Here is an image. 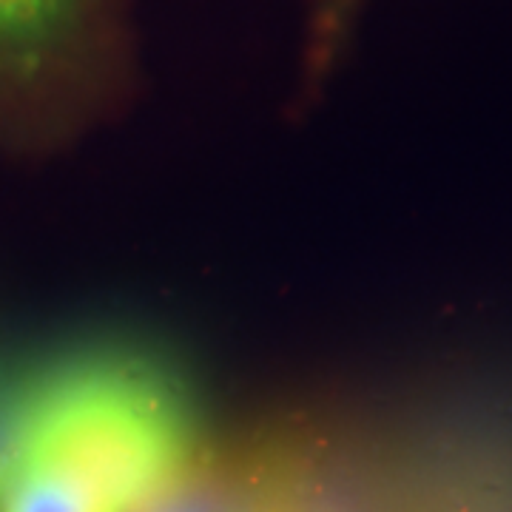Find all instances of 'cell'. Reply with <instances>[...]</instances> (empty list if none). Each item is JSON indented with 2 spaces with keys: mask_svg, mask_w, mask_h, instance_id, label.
<instances>
[{
  "mask_svg": "<svg viewBox=\"0 0 512 512\" xmlns=\"http://www.w3.org/2000/svg\"><path fill=\"white\" fill-rule=\"evenodd\" d=\"M126 512H262V504L248 481L197 456Z\"/></svg>",
  "mask_w": 512,
  "mask_h": 512,
  "instance_id": "obj_3",
  "label": "cell"
},
{
  "mask_svg": "<svg viewBox=\"0 0 512 512\" xmlns=\"http://www.w3.org/2000/svg\"><path fill=\"white\" fill-rule=\"evenodd\" d=\"M89 0H0V72L32 74L74 35Z\"/></svg>",
  "mask_w": 512,
  "mask_h": 512,
  "instance_id": "obj_2",
  "label": "cell"
},
{
  "mask_svg": "<svg viewBox=\"0 0 512 512\" xmlns=\"http://www.w3.org/2000/svg\"><path fill=\"white\" fill-rule=\"evenodd\" d=\"M197 458L183 384L140 356L94 353L29 376L20 461L55 467L126 512Z\"/></svg>",
  "mask_w": 512,
  "mask_h": 512,
  "instance_id": "obj_1",
  "label": "cell"
},
{
  "mask_svg": "<svg viewBox=\"0 0 512 512\" xmlns=\"http://www.w3.org/2000/svg\"><path fill=\"white\" fill-rule=\"evenodd\" d=\"M29 376L0 373V490L18 470L29 416Z\"/></svg>",
  "mask_w": 512,
  "mask_h": 512,
  "instance_id": "obj_5",
  "label": "cell"
},
{
  "mask_svg": "<svg viewBox=\"0 0 512 512\" xmlns=\"http://www.w3.org/2000/svg\"><path fill=\"white\" fill-rule=\"evenodd\" d=\"M0 512H120L103 495L55 467L20 461L0 490Z\"/></svg>",
  "mask_w": 512,
  "mask_h": 512,
  "instance_id": "obj_4",
  "label": "cell"
}]
</instances>
